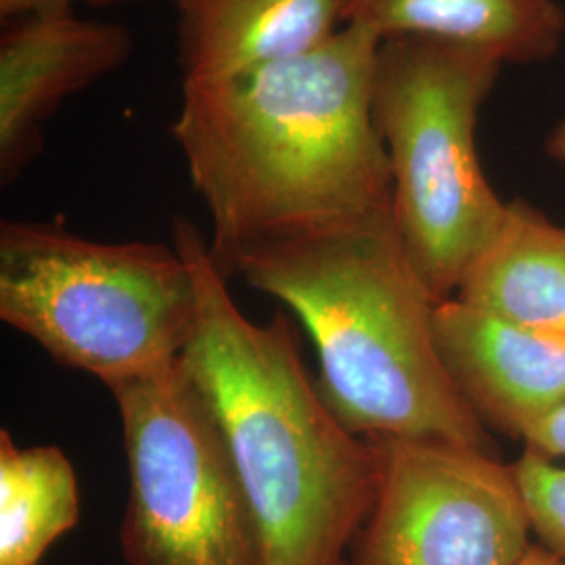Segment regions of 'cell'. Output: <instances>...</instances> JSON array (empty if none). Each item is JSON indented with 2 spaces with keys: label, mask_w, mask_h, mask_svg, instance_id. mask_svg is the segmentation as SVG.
Wrapping results in <instances>:
<instances>
[{
  "label": "cell",
  "mask_w": 565,
  "mask_h": 565,
  "mask_svg": "<svg viewBox=\"0 0 565 565\" xmlns=\"http://www.w3.org/2000/svg\"><path fill=\"white\" fill-rule=\"evenodd\" d=\"M342 25L387 39H431L484 51L503 63L553 57L565 36L555 0H342Z\"/></svg>",
  "instance_id": "11"
},
{
  "label": "cell",
  "mask_w": 565,
  "mask_h": 565,
  "mask_svg": "<svg viewBox=\"0 0 565 565\" xmlns=\"http://www.w3.org/2000/svg\"><path fill=\"white\" fill-rule=\"evenodd\" d=\"M525 450L539 452L546 459H565V406L532 427L524 438Z\"/></svg>",
  "instance_id": "15"
},
{
  "label": "cell",
  "mask_w": 565,
  "mask_h": 565,
  "mask_svg": "<svg viewBox=\"0 0 565 565\" xmlns=\"http://www.w3.org/2000/svg\"><path fill=\"white\" fill-rule=\"evenodd\" d=\"M532 534L541 546L565 559V465L525 450L513 463Z\"/></svg>",
  "instance_id": "14"
},
{
  "label": "cell",
  "mask_w": 565,
  "mask_h": 565,
  "mask_svg": "<svg viewBox=\"0 0 565 565\" xmlns=\"http://www.w3.org/2000/svg\"><path fill=\"white\" fill-rule=\"evenodd\" d=\"M343 565H348V562H345V564H343Z\"/></svg>",
  "instance_id": "20"
},
{
  "label": "cell",
  "mask_w": 565,
  "mask_h": 565,
  "mask_svg": "<svg viewBox=\"0 0 565 565\" xmlns=\"http://www.w3.org/2000/svg\"><path fill=\"white\" fill-rule=\"evenodd\" d=\"M455 298L509 323L565 338V226L530 203L509 202L505 223Z\"/></svg>",
  "instance_id": "12"
},
{
  "label": "cell",
  "mask_w": 565,
  "mask_h": 565,
  "mask_svg": "<svg viewBox=\"0 0 565 565\" xmlns=\"http://www.w3.org/2000/svg\"><path fill=\"white\" fill-rule=\"evenodd\" d=\"M237 275L300 319L324 403L352 434L436 438L494 452L436 340L438 300L411 260L392 207L239 252Z\"/></svg>",
  "instance_id": "3"
},
{
  "label": "cell",
  "mask_w": 565,
  "mask_h": 565,
  "mask_svg": "<svg viewBox=\"0 0 565 565\" xmlns=\"http://www.w3.org/2000/svg\"><path fill=\"white\" fill-rule=\"evenodd\" d=\"M81 520L74 465L60 446L20 448L0 431V565H41Z\"/></svg>",
  "instance_id": "13"
},
{
  "label": "cell",
  "mask_w": 565,
  "mask_h": 565,
  "mask_svg": "<svg viewBox=\"0 0 565 565\" xmlns=\"http://www.w3.org/2000/svg\"><path fill=\"white\" fill-rule=\"evenodd\" d=\"M545 151L553 160L565 163V120L559 121L546 137Z\"/></svg>",
  "instance_id": "17"
},
{
  "label": "cell",
  "mask_w": 565,
  "mask_h": 565,
  "mask_svg": "<svg viewBox=\"0 0 565 565\" xmlns=\"http://www.w3.org/2000/svg\"><path fill=\"white\" fill-rule=\"evenodd\" d=\"M198 319L181 364L218 431L264 565H343L377 494V461L310 380L289 319L254 323L193 221H172Z\"/></svg>",
  "instance_id": "2"
},
{
  "label": "cell",
  "mask_w": 565,
  "mask_h": 565,
  "mask_svg": "<svg viewBox=\"0 0 565 565\" xmlns=\"http://www.w3.org/2000/svg\"><path fill=\"white\" fill-rule=\"evenodd\" d=\"M109 392L128 465L126 565H264L249 507L182 364Z\"/></svg>",
  "instance_id": "6"
},
{
  "label": "cell",
  "mask_w": 565,
  "mask_h": 565,
  "mask_svg": "<svg viewBox=\"0 0 565 565\" xmlns=\"http://www.w3.org/2000/svg\"><path fill=\"white\" fill-rule=\"evenodd\" d=\"M380 44L343 25L302 57L182 82L172 137L210 216L207 243L223 273L247 247L392 207L390 163L371 114Z\"/></svg>",
  "instance_id": "1"
},
{
  "label": "cell",
  "mask_w": 565,
  "mask_h": 565,
  "mask_svg": "<svg viewBox=\"0 0 565 565\" xmlns=\"http://www.w3.org/2000/svg\"><path fill=\"white\" fill-rule=\"evenodd\" d=\"M132 34L120 23L53 11L9 21L0 36V179L41 153L42 124L61 103L121 67Z\"/></svg>",
  "instance_id": "8"
},
{
  "label": "cell",
  "mask_w": 565,
  "mask_h": 565,
  "mask_svg": "<svg viewBox=\"0 0 565 565\" xmlns=\"http://www.w3.org/2000/svg\"><path fill=\"white\" fill-rule=\"evenodd\" d=\"M0 319L111 390L181 363L198 287L174 245L93 242L53 224L2 221Z\"/></svg>",
  "instance_id": "4"
},
{
  "label": "cell",
  "mask_w": 565,
  "mask_h": 565,
  "mask_svg": "<svg viewBox=\"0 0 565 565\" xmlns=\"http://www.w3.org/2000/svg\"><path fill=\"white\" fill-rule=\"evenodd\" d=\"M446 369L482 424L507 438L565 406V338L509 323L459 298L436 308Z\"/></svg>",
  "instance_id": "9"
},
{
  "label": "cell",
  "mask_w": 565,
  "mask_h": 565,
  "mask_svg": "<svg viewBox=\"0 0 565 565\" xmlns=\"http://www.w3.org/2000/svg\"><path fill=\"white\" fill-rule=\"evenodd\" d=\"M76 2L78 0H0V18L13 21L39 13L72 11Z\"/></svg>",
  "instance_id": "16"
},
{
  "label": "cell",
  "mask_w": 565,
  "mask_h": 565,
  "mask_svg": "<svg viewBox=\"0 0 565 565\" xmlns=\"http://www.w3.org/2000/svg\"><path fill=\"white\" fill-rule=\"evenodd\" d=\"M182 82L296 60L342 30V0H179Z\"/></svg>",
  "instance_id": "10"
},
{
  "label": "cell",
  "mask_w": 565,
  "mask_h": 565,
  "mask_svg": "<svg viewBox=\"0 0 565 565\" xmlns=\"http://www.w3.org/2000/svg\"><path fill=\"white\" fill-rule=\"evenodd\" d=\"M377 494L348 565H518L532 524L513 465L436 438L369 440Z\"/></svg>",
  "instance_id": "7"
},
{
  "label": "cell",
  "mask_w": 565,
  "mask_h": 565,
  "mask_svg": "<svg viewBox=\"0 0 565 565\" xmlns=\"http://www.w3.org/2000/svg\"><path fill=\"white\" fill-rule=\"evenodd\" d=\"M518 565H565V559L546 551L545 546L532 545V548L525 553L524 559Z\"/></svg>",
  "instance_id": "18"
},
{
  "label": "cell",
  "mask_w": 565,
  "mask_h": 565,
  "mask_svg": "<svg viewBox=\"0 0 565 565\" xmlns=\"http://www.w3.org/2000/svg\"><path fill=\"white\" fill-rule=\"evenodd\" d=\"M90 4H116V2H130V0H88ZM172 2H179V0H172Z\"/></svg>",
  "instance_id": "19"
},
{
  "label": "cell",
  "mask_w": 565,
  "mask_h": 565,
  "mask_svg": "<svg viewBox=\"0 0 565 565\" xmlns=\"http://www.w3.org/2000/svg\"><path fill=\"white\" fill-rule=\"evenodd\" d=\"M505 63L452 42L382 41L371 114L392 177L404 247L438 302L457 296L505 223L478 156L480 111Z\"/></svg>",
  "instance_id": "5"
}]
</instances>
